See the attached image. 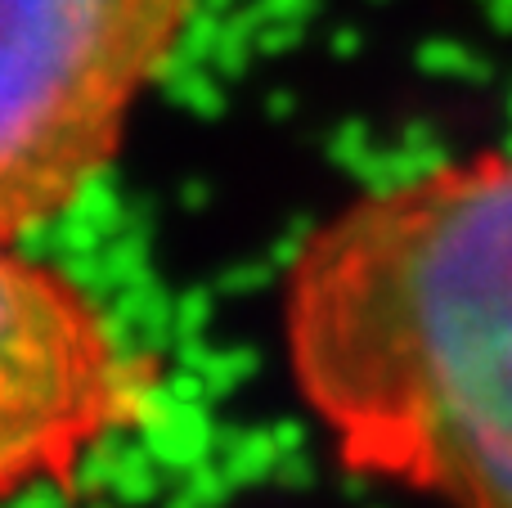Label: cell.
I'll use <instances>...</instances> for the list:
<instances>
[{
	"instance_id": "6da1fadb",
	"label": "cell",
	"mask_w": 512,
	"mask_h": 508,
	"mask_svg": "<svg viewBox=\"0 0 512 508\" xmlns=\"http://www.w3.org/2000/svg\"><path fill=\"white\" fill-rule=\"evenodd\" d=\"M283 347L351 473L512 508V149L351 198L283 275Z\"/></svg>"
},
{
	"instance_id": "7a4b0ae2",
	"label": "cell",
	"mask_w": 512,
	"mask_h": 508,
	"mask_svg": "<svg viewBox=\"0 0 512 508\" xmlns=\"http://www.w3.org/2000/svg\"><path fill=\"white\" fill-rule=\"evenodd\" d=\"M198 0H0V225L32 234L117 162Z\"/></svg>"
},
{
	"instance_id": "3957f363",
	"label": "cell",
	"mask_w": 512,
	"mask_h": 508,
	"mask_svg": "<svg viewBox=\"0 0 512 508\" xmlns=\"http://www.w3.org/2000/svg\"><path fill=\"white\" fill-rule=\"evenodd\" d=\"M23 239L0 225V504L72 486L158 383L86 284Z\"/></svg>"
}]
</instances>
